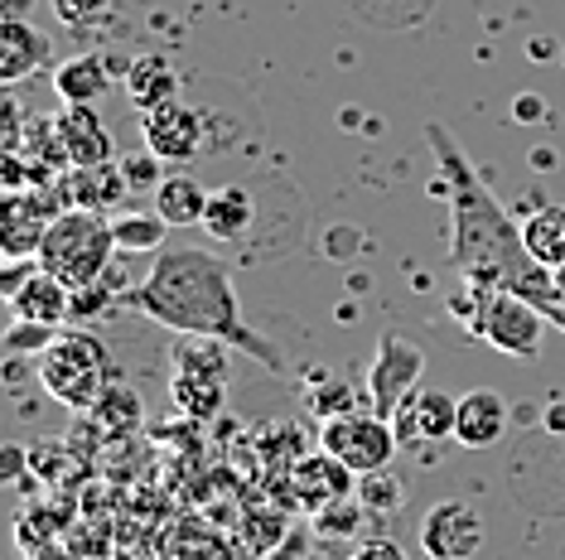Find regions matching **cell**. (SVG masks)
<instances>
[{"label":"cell","mask_w":565,"mask_h":560,"mask_svg":"<svg viewBox=\"0 0 565 560\" xmlns=\"http://www.w3.org/2000/svg\"><path fill=\"white\" fill-rule=\"evenodd\" d=\"M469 300H459L455 310L465 314V324L479 334L488 348L508 353V358H536L546 338V314L542 304H532L526 295L512 290H488V286H465Z\"/></svg>","instance_id":"5b68a950"},{"label":"cell","mask_w":565,"mask_h":560,"mask_svg":"<svg viewBox=\"0 0 565 560\" xmlns=\"http://www.w3.org/2000/svg\"><path fill=\"white\" fill-rule=\"evenodd\" d=\"M44 391L68 411H97V401L117 387V367L93 334H58L34 358Z\"/></svg>","instance_id":"277c9868"},{"label":"cell","mask_w":565,"mask_h":560,"mask_svg":"<svg viewBox=\"0 0 565 560\" xmlns=\"http://www.w3.org/2000/svg\"><path fill=\"white\" fill-rule=\"evenodd\" d=\"M315 406V416H319V426L324 420H339V416H353L358 411V401H367V397H353V387L349 381H329V387H319L315 397H305Z\"/></svg>","instance_id":"4316f807"},{"label":"cell","mask_w":565,"mask_h":560,"mask_svg":"<svg viewBox=\"0 0 565 560\" xmlns=\"http://www.w3.org/2000/svg\"><path fill=\"white\" fill-rule=\"evenodd\" d=\"M117 304H121V290L111 286L107 276H102L97 286L73 290V324H97V320H107V310H117Z\"/></svg>","instance_id":"d4e9b609"},{"label":"cell","mask_w":565,"mask_h":560,"mask_svg":"<svg viewBox=\"0 0 565 560\" xmlns=\"http://www.w3.org/2000/svg\"><path fill=\"white\" fill-rule=\"evenodd\" d=\"M54 194H40V189H10V198L0 203V251L10 261H34L40 257V241L49 233V223L58 218Z\"/></svg>","instance_id":"30bf717a"},{"label":"cell","mask_w":565,"mask_h":560,"mask_svg":"<svg viewBox=\"0 0 565 560\" xmlns=\"http://www.w3.org/2000/svg\"><path fill=\"white\" fill-rule=\"evenodd\" d=\"M522 241H526V251H532L536 266L561 271L565 266V203H542V208H532V218L522 223Z\"/></svg>","instance_id":"44dd1931"},{"label":"cell","mask_w":565,"mask_h":560,"mask_svg":"<svg viewBox=\"0 0 565 560\" xmlns=\"http://www.w3.org/2000/svg\"><path fill=\"white\" fill-rule=\"evenodd\" d=\"M102 426H117V430H126V426H136L140 420V401H136V391H126V387H111L107 397L97 401V411H93Z\"/></svg>","instance_id":"83f0119b"},{"label":"cell","mask_w":565,"mask_h":560,"mask_svg":"<svg viewBox=\"0 0 565 560\" xmlns=\"http://www.w3.org/2000/svg\"><path fill=\"white\" fill-rule=\"evenodd\" d=\"M58 136L63 150H68L73 170H97V164H111V136L93 107H63L58 117Z\"/></svg>","instance_id":"e0dca14e"},{"label":"cell","mask_w":565,"mask_h":560,"mask_svg":"<svg viewBox=\"0 0 565 560\" xmlns=\"http://www.w3.org/2000/svg\"><path fill=\"white\" fill-rule=\"evenodd\" d=\"M319 444H324V454H333L349 474H382L396 450H402V440H396L392 420L377 416V411H353V416H339V420H324L319 426Z\"/></svg>","instance_id":"8992f818"},{"label":"cell","mask_w":565,"mask_h":560,"mask_svg":"<svg viewBox=\"0 0 565 560\" xmlns=\"http://www.w3.org/2000/svg\"><path fill=\"white\" fill-rule=\"evenodd\" d=\"M420 373H426V348H416L406 334H382L367 367V411L392 420L396 406L420 387Z\"/></svg>","instance_id":"ba28073f"},{"label":"cell","mask_w":565,"mask_h":560,"mask_svg":"<svg viewBox=\"0 0 565 560\" xmlns=\"http://www.w3.org/2000/svg\"><path fill=\"white\" fill-rule=\"evenodd\" d=\"M542 314H546V320H551V324H556V329H561V334H565V304H546V310H542Z\"/></svg>","instance_id":"836d02e7"},{"label":"cell","mask_w":565,"mask_h":560,"mask_svg":"<svg viewBox=\"0 0 565 560\" xmlns=\"http://www.w3.org/2000/svg\"><path fill=\"white\" fill-rule=\"evenodd\" d=\"M209 198H213V189H203L199 180H189V174H164L160 189L150 194L156 213L170 227H194V223H203V213H209Z\"/></svg>","instance_id":"ffe728a7"},{"label":"cell","mask_w":565,"mask_h":560,"mask_svg":"<svg viewBox=\"0 0 565 560\" xmlns=\"http://www.w3.org/2000/svg\"><path fill=\"white\" fill-rule=\"evenodd\" d=\"M44 63H49V40L40 34V24L6 15V24H0V83L15 87L34 78Z\"/></svg>","instance_id":"9a60e30c"},{"label":"cell","mask_w":565,"mask_h":560,"mask_svg":"<svg viewBox=\"0 0 565 560\" xmlns=\"http://www.w3.org/2000/svg\"><path fill=\"white\" fill-rule=\"evenodd\" d=\"M455 416H459V401L449 391H435V387H416L411 397L396 406L392 416V430L402 444H430V440H455Z\"/></svg>","instance_id":"7c38bea8"},{"label":"cell","mask_w":565,"mask_h":560,"mask_svg":"<svg viewBox=\"0 0 565 560\" xmlns=\"http://www.w3.org/2000/svg\"><path fill=\"white\" fill-rule=\"evenodd\" d=\"M164 233H170V223H164L160 213H121V218H111L117 251H150V257H160Z\"/></svg>","instance_id":"cb8c5ba5"},{"label":"cell","mask_w":565,"mask_h":560,"mask_svg":"<svg viewBox=\"0 0 565 560\" xmlns=\"http://www.w3.org/2000/svg\"><path fill=\"white\" fill-rule=\"evenodd\" d=\"M111 251H117V237H111V218L97 208H63L49 233L40 241V261L49 276L63 280L68 290L97 286L102 276L111 271Z\"/></svg>","instance_id":"3957f363"},{"label":"cell","mask_w":565,"mask_h":560,"mask_svg":"<svg viewBox=\"0 0 565 560\" xmlns=\"http://www.w3.org/2000/svg\"><path fill=\"white\" fill-rule=\"evenodd\" d=\"M68 194L73 208H107L126 194V174L121 164H97V170H68Z\"/></svg>","instance_id":"603a6c76"},{"label":"cell","mask_w":565,"mask_h":560,"mask_svg":"<svg viewBox=\"0 0 565 560\" xmlns=\"http://www.w3.org/2000/svg\"><path fill=\"white\" fill-rule=\"evenodd\" d=\"M34 0H0V10H6V15H15V20H24V10H30Z\"/></svg>","instance_id":"d6a6232c"},{"label":"cell","mask_w":565,"mask_h":560,"mask_svg":"<svg viewBox=\"0 0 565 560\" xmlns=\"http://www.w3.org/2000/svg\"><path fill=\"white\" fill-rule=\"evenodd\" d=\"M358 474H349L333 454H315V460H300L295 464V474H290V483H295V493H300V503L310 507V513H324V507H333V503H343L349 493H358V483H353Z\"/></svg>","instance_id":"2e32d148"},{"label":"cell","mask_w":565,"mask_h":560,"mask_svg":"<svg viewBox=\"0 0 565 560\" xmlns=\"http://www.w3.org/2000/svg\"><path fill=\"white\" fill-rule=\"evenodd\" d=\"M406 498V488H402V478H392V474H363L358 478V503L367 507V517H377V513H396Z\"/></svg>","instance_id":"484cf974"},{"label":"cell","mask_w":565,"mask_h":560,"mask_svg":"<svg viewBox=\"0 0 565 560\" xmlns=\"http://www.w3.org/2000/svg\"><path fill=\"white\" fill-rule=\"evenodd\" d=\"M54 15H58V24H68V30H87V24L111 15V0H54Z\"/></svg>","instance_id":"f1b7e54d"},{"label":"cell","mask_w":565,"mask_h":560,"mask_svg":"<svg viewBox=\"0 0 565 560\" xmlns=\"http://www.w3.org/2000/svg\"><path fill=\"white\" fill-rule=\"evenodd\" d=\"M420 551L430 560H473L483 551V517L465 498H445L420 517Z\"/></svg>","instance_id":"9c48e42d"},{"label":"cell","mask_w":565,"mask_h":560,"mask_svg":"<svg viewBox=\"0 0 565 560\" xmlns=\"http://www.w3.org/2000/svg\"><path fill=\"white\" fill-rule=\"evenodd\" d=\"M426 146L440 160V184L449 194V266L459 271L465 286L512 290L532 304H556V276L532 261L522 241V223L493 198L473 160L459 150V140L440 121H426Z\"/></svg>","instance_id":"6da1fadb"},{"label":"cell","mask_w":565,"mask_h":560,"mask_svg":"<svg viewBox=\"0 0 565 560\" xmlns=\"http://www.w3.org/2000/svg\"><path fill=\"white\" fill-rule=\"evenodd\" d=\"M227 343H213V338H189L179 348V363H174V406L199 420H209L223 411V397H227Z\"/></svg>","instance_id":"52a82bcc"},{"label":"cell","mask_w":565,"mask_h":560,"mask_svg":"<svg viewBox=\"0 0 565 560\" xmlns=\"http://www.w3.org/2000/svg\"><path fill=\"white\" fill-rule=\"evenodd\" d=\"M252 218H256L252 189L223 184V189H213V198H209V213H203V233H209L213 241H233V247H237V241H247Z\"/></svg>","instance_id":"ac0fdd59"},{"label":"cell","mask_w":565,"mask_h":560,"mask_svg":"<svg viewBox=\"0 0 565 560\" xmlns=\"http://www.w3.org/2000/svg\"><path fill=\"white\" fill-rule=\"evenodd\" d=\"M508 435V401L493 387H473L459 397V416H455V444L465 450H493Z\"/></svg>","instance_id":"5bb4252c"},{"label":"cell","mask_w":565,"mask_h":560,"mask_svg":"<svg viewBox=\"0 0 565 560\" xmlns=\"http://www.w3.org/2000/svg\"><path fill=\"white\" fill-rule=\"evenodd\" d=\"M10 300V314H15L20 324H40V329H58L73 320V290L63 286V280H54L44 271L40 261H34V271L15 286V295Z\"/></svg>","instance_id":"4fadbf2b"},{"label":"cell","mask_w":565,"mask_h":560,"mask_svg":"<svg viewBox=\"0 0 565 560\" xmlns=\"http://www.w3.org/2000/svg\"><path fill=\"white\" fill-rule=\"evenodd\" d=\"M121 174H126V189H150V194L160 189V160H156V155H136V160H126V164H121Z\"/></svg>","instance_id":"4dcf8cb0"},{"label":"cell","mask_w":565,"mask_h":560,"mask_svg":"<svg viewBox=\"0 0 565 560\" xmlns=\"http://www.w3.org/2000/svg\"><path fill=\"white\" fill-rule=\"evenodd\" d=\"M551 276H556V295H561L556 304H565V266H561V271H551Z\"/></svg>","instance_id":"e575fe53"},{"label":"cell","mask_w":565,"mask_h":560,"mask_svg":"<svg viewBox=\"0 0 565 560\" xmlns=\"http://www.w3.org/2000/svg\"><path fill=\"white\" fill-rule=\"evenodd\" d=\"M349 560H406V551H402V546H396L392 537H372V541L358 546Z\"/></svg>","instance_id":"1f68e13d"},{"label":"cell","mask_w":565,"mask_h":560,"mask_svg":"<svg viewBox=\"0 0 565 560\" xmlns=\"http://www.w3.org/2000/svg\"><path fill=\"white\" fill-rule=\"evenodd\" d=\"M126 97H131V107L140 117L164 107V101H179V73L170 68V58H160V54L136 58L131 68H126Z\"/></svg>","instance_id":"d6986e66"},{"label":"cell","mask_w":565,"mask_h":560,"mask_svg":"<svg viewBox=\"0 0 565 560\" xmlns=\"http://www.w3.org/2000/svg\"><path fill=\"white\" fill-rule=\"evenodd\" d=\"M126 310H140L146 320H156L164 329L184 338H213L227 343L242 358L286 373L280 348L271 338H262L252 329V320L242 314L237 286H233V266L203 247H164L140 286H131L121 295Z\"/></svg>","instance_id":"7a4b0ae2"},{"label":"cell","mask_w":565,"mask_h":560,"mask_svg":"<svg viewBox=\"0 0 565 560\" xmlns=\"http://www.w3.org/2000/svg\"><path fill=\"white\" fill-rule=\"evenodd\" d=\"M107 87H111V68L97 54H78L54 73V93L63 97V107H93Z\"/></svg>","instance_id":"7402d4cb"},{"label":"cell","mask_w":565,"mask_h":560,"mask_svg":"<svg viewBox=\"0 0 565 560\" xmlns=\"http://www.w3.org/2000/svg\"><path fill=\"white\" fill-rule=\"evenodd\" d=\"M140 136H146V150L160 164H184L203 146V117L184 101H164V107L140 117Z\"/></svg>","instance_id":"8fae6325"},{"label":"cell","mask_w":565,"mask_h":560,"mask_svg":"<svg viewBox=\"0 0 565 560\" xmlns=\"http://www.w3.org/2000/svg\"><path fill=\"white\" fill-rule=\"evenodd\" d=\"M367 517V507L363 503H333L324 507V513H315V527H319V537H339V531H358V521Z\"/></svg>","instance_id":"f546056e"}]
</instances>
